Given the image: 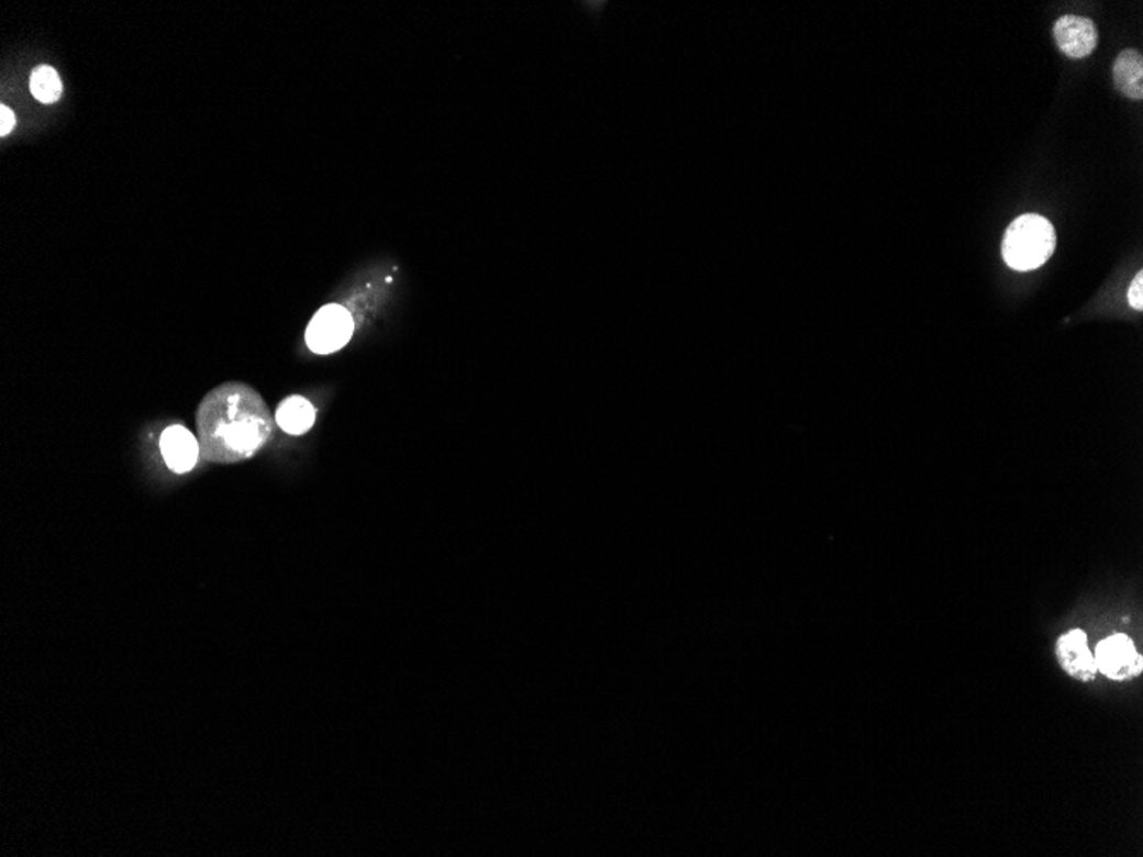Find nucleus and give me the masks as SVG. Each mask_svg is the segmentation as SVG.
Listing matches in <instances>:
<instances>
[{
	"label": "nucleus",
	"mask_w": 1143,
	"mask_h": 857,
	"mask_svg": "<svg viewBox=\"0 0 1143 857\" xmlns=\"http://www.w3.org/2000/svg\"><path fill=\"white\" fill-rule=\"evenodd\" d=\"M196 426L202 457L218 464L251 459L275 432L263 396L242 382L214 387L199 404Z\"/></svg>",
	"instance_id": "nucleus-1"
},
{
	"label": "nucleus",
	"mask_w": 1143,
	"mask_h": 857,
	"mask_svg": "<svg viewBox=\"0 0 1143 857\" xmlns=\"http://www.w3.org/2000/svg\"><path fill=\"white\" fill-rule=\"evenodd\" d=\"M1056 248L1055 226L1040 214L1017 218L1005 232L1001 255L1010 269L1028 272L1044 266Z\"/></svg>",
	"instance_id": "nucleus-2"
},
{
	"label": "nucleus",
	"mask_w": 1143,
	"mask_h": 857,
	"mask_svg": "<svg viewBox=\"0 0 1143 857\" xmlns=\"http://www.w3.org/2000/svg\"><path fill=\"white\" fill-rule=\"evenodd\" d=\"M353 333L355 322L352 313L337 303H329L309 322L307 346L315 355H331L343 349L352 341Z\"/></svg>",
	"instance_id": "nucleus-3"
},
{
	"label": "nucleus",
	"mask_w": 1143,
	"mask_h": 857,
	"mask_svg": "<svg viewBox=\"0 0 1143 857\" xmlns=\"http://www.w3.org/2000/svg\"><path fill=\"white\" fill-rule=\"evenodd\" d=\"M1097 671L1108 676L1109 680L1128 681L1142 675L1143 659L1136 653L1132 638L1123 634L1111 635L1097 645Z\"/></svg>",
	"instance_id": "nucleus-4"
},
{
	"label": "nucleus",
	"mask_w": 1143,
	"mask_h": 857,
	"mask_svg": "<svg viewBox=\"0 0 1143 857\" xmlns=\"http://www.w3.org/2000/svg\"><path fill=\"white\" fill-rule=\"evenodd\" d=\"M1056 657L1066 675L1077 681H1092L1096 678L1097 665L1092 650L1087 644L1086 632L1070 630L1056 642Z\"/></svg>",
	"instance_id": "nucleus-5"
},
{
	"label": "nucleus",
	"mask_w": 1143,
	"mask_h": 857,
	"mask_svg": "<svg viewBox=\"0 0 1143 857\" xmlns=\"http://www.w3.org/2000/svg\"><path fill=\"white\" fill-rule=\"evenodd\" d=\"M1056 45L1070 58H1084L1096 51L1099 42L1096 24L1087 18L1063 16L1053 27Z\"/></svg>",
	"instance_id": "nucleus-6"
},
{
	"label": "nucleus",
	"mask_w": 1143,
	"mask_h": 857,
	"mask_svg": "<svg viewBox=\"0 0 1143 857\" xmlns=\"http://www.w3.org/2000/svg\"><path fill=\"white\" fill-rule=\"evenodd\" d=\"M159 448L168 468L177 475L192 471L201 453L198 438L193 437L186 426L180 425L168 426L162 433Z\"/></svg>",
	"instance_id": "nucleus-7"
},
{
	"label": "nucleus",
	"mask_w": 1143,
	"mask_h": 857,
	"mask_svg": "<svg viewBox=\"0 0 1143 857\" xmlns=\"http://www.w3.org/2000/svg\"><path fill=\"white\" fill-rule=\"evenodd\" d=\"M315 418H318V411L309 399L302 398V396H290L278 405L275 420L282 432L298 437L312 430V426L315 425Z\"/></svg>",
	"instance_id": "nucleus-8"
},
{
	"label": "nucleus",
	"mask_w": 1143,
	"mask_h": 857,
	"mask_svg": "<svg viewBox=\"0 0 1143 857\" xmlns=\"http://www.w3.org/2000/svg\"><path fill=\"white\" fill-rule=\"evenodd\" d=\"M1112 78L1118 91L1132 100L1143 98V57L1140 52L1124 51L1118 55L1112 67Z\"/></svg>",
	"instance_id": "nucleus-9"
},
{
	"label": "nucleus",
	"mask_w": 1143,
	"mask_h": 857,
	"mask_svg": "<svg viewBox=\"0 0 1143 857\" xmlns=\"http://www.w3.org/2000/svg\"><path fill=\"white\" fill-rule=\"evenodd\" d=\"M30 89L33 97L42 103H55L63 97V81L57 70L52 66H38L30 78Z\"/></svg>",
	"instance_id": "nucleus-10"
},
{
	"label": "nucleus",
	"mask_w": 1143,
	"mask_h": 857,
	"mask_svg": "<svg viewBox=\"0 0 1143 857\" xmlns=\"http://www.w3.org/2000/svg\"><path fill=\"white\" fill-rule=\"evenodd\" d=\"M1128 303L1135 310H1143V272L1140 270L1139 275L1133 279L1130 290H1128Z\"/></svg>",
	"instance_id": "nucleus-11"
},
{
	"label": "nucleus",
	"mask_w": 1143,
	"mask_h": 857,
	"mask_svg": "<svg viewBox=\"0 0 1143 857\" xmlns=\"http://www.w3.org/2000/svg\"><path fill=\"white\" fill-rule=\"evenodd\" d=\"M14 125H16V116H14V113H12V110L9 109V107L2 104V107H0V135H2V137L8 135L9 132L14 129Z\"/></svg>",
	"instance_id": "nucleus-12"
}]
</instances>
